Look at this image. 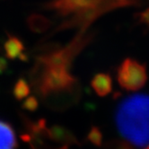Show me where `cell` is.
Returning a JSON list of instances; mask_svg holds the SVG:
<instances>
[{"label":"cell","instance_id":"cell-10","mask_svg":"<svg viewBox=\"0 0 149 149\" xmlns=\"http://www.w3.org/2000/svg\"><path fill=\"white\" fill-rule=\"evenodd\" d=\"M88 139L94 145L100 146L102 142V134L96 127H93L88 135Z\"/></svg>","mask_w":149,"mask_h":149},{"label":"cell","instance_id":"cell-5","mask_svg":"<svg viewBox=\"0 0 149 149\" xmlns=\"http://www.w3.org/2000/svg\"><path fill=\"white\" fill-rule=\"evenodd\" d=\"M18 141L13 126L7 121L0 120V149L18 147Z\"/></svg>","mask_w":149,"mask_h":149},{"label":"cell","instance_id":"cell-4","mask_svg":"<svg viewBox=\"0 0 149 149\" xmlns=\"http://www.w3.org/2000/svg\"><path fill=\"white\" fill-rule=\"evenodd\" d=\"M48 136L49 142L62 144L63 147L77 143V138L67 127L59 125H54L48 127Z\"/></svg>","mask_w":149,"mask_h":149},{"label":"cell","instance_id":"cell-8","mask_svg":"<svg viewBox=\"0 0 149 149\" xmlns=\"http://www.w3.org/2000/svg\"><path fill=\"white\" fill-rule=\"evenodd\" d=\"M31 93V86L24 78H19L13 88V94L16 100L22 101Z\"/></svg>","mask_w":149,"mask_h":149},{"label":"cell","instance_id":"cell-1","mask_svg":"<svg viewBox=\"0 0 149 149\" xmlns=\"http://www.w3.org/2000/svg\"><path fill=\"white\" fill-rule=\"evenodd\" d=\"M116 123L127 142L149 147V95L135 94L125 99L117 111Z\"/></svg>","mask_w":149,"mask_h":149},{"label":"cell","instance_id":"cell-3","mask_svg":"<svg viewBox=\"0 0 149 149\" xmlns=\"http://www.w3.org/2000/svg\"><path fill=\"white\" fill-rule=\"evenodd\" d=\"M25 50L26 49L22 40L14 34L7 33V38L3 44V51L7 58L27 61L29 56Z\"/></svg>","mask_w":149,"mask_h":149},{"label":"cell","instance_id":"cell-11","mask_svg":"<svg viewBox=\"0 0 149 149\" xmlns=\"http://www.w3.org/2000/svg\"><path fill=\"white\" fill-rule=\"evenodd\" d=\"M8 62L4 57H0V74H5L8 70Z\"/></svg>","mask_w":149,"mask_h":149},{"label":"cell","instance_id":"cell-7","mask_svg":"<svg viewBox=\"0 0 149 149\" xmlns=\"http://www.w3.org/2000/svg\"><path fill=\"white\" fill-rule=\"evenodd\" d=\"M91 86L99 96H105L111 92L112 81L108 74L99 73L92 79Z\"/></svg>","mask_w":149,"mask_h":149},{"label":"cell","instance_id":"cell-2","mask_svg":"<svg viewBox=\"0 0 149 149\" xmlns=\"http://www.w3.org/2000/svg\"><path fill=\"white\" fill-rule=\"evenodd\" d=\"M120 86L127 91H138L144 87L147 80L146 69L144 65L133 58H126L117 73Z\"/></svg>","mask_w":149,"mask_h":149},{"label":"cell","instance_id":"cell-6","mask_svg":"<svg viewBox=\"0 0 149 149\" xmlns=\"http://www.w3.org/2000/svg\"><path fill=\"white\" fill-rule=\"evenodd\" d=\"M26 24L28 28L34 33H44L51 27V20L41 14H31L27 19Z\"/></svg>","mask_w":149,"mask_h":149},{"label":"cell","instance_id":"cell-9","mask_svg":"<svg viewBox=\"0 0 149 149\" xmlns=\"http://www.w3.org/2000/svg\"><path fill=\"white\" fill-rule=\"evenodd\" d=\"M39 107V98L35 95H31L24 99L23 108L28 111H34Z\"/></svg>","mask_w":149,"mask_h":149}]
</instances>
